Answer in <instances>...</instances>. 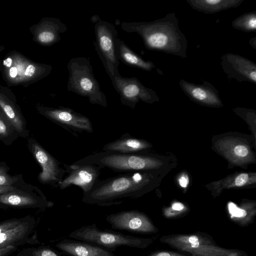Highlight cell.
Returning <instances> with one entry per match:
<instances>
[{
    "label": "cell",
    "instance_id": "obj_3",
    "mask_svg": "<svg viewBox=\"0 0 256 256\" xmlns=\"http://www.w3.org/2000/svg\"><path fill=\"white\" fill-rule=\"evenodd\" d=\"M95 164L118 172H134L158 168L162 162L158 159L138 153L125 154L110 151L95 152L73 163Z\"/></svg>",
    "mask_w": 256,
    "mask_h": 256
},
{
    "label": "cell",
    "instance_id": "obj_5",
    "mask_svg": "<svg viewBox=\"0 0 256 256\" xmlns=\"http://www.w3.org/2000/svg\"><path fill=\"white\" fill-rule=\"evenodd\" d=\"M160 240L194 256H244L245 254L238 250L218 247L210 236L202 232L164 236Z\"/></svg>",
    "mask_w": 256,
    "mask_h": 256
},
{
    "label": "cell",
    "instance_id": "obj_23",
    "mask_svg": "<svg viewBox=\"0 0 256 256\" xmlns=\"http://www.w3.org/2000/svg\"><path fill=\"white\" fill-rule=\"evenodd\" d=\"M18 137V133L14 126L2 112H0V140L9 146Z\"/></svg>",
    "mask_w": 256,
    "mask_h": 256
},
{
    "label": "cell",
    "instance_id": "obj_24",
    "mask_svg": "<svg viewBox=\"0 0 256 256\" xmlns=\"http://www.w3.org/2000/svg\"><path fill=\"white\" fill-rule=\"evenodd\" d=\"M256 205L252 203L244 204L240 207H236L232 212V218L238 224L246 225L251 222L256 214Z\"/></svg>",
    "mask_w": 256,
    "mask_h": 256
},
{
    "label": "cell",
    "instance_id": "obj_29",
    "mask_svg": "<svg viewBox=\"0 0 256 256\" xmlns=\"http://www.w3.org/2000/svg\"><path fill=\"white\" fill-rule=\"evenodd\" d=\"M25 216L20 218H12L0 222V233L10 228L20 222L24 219Z\"/></svg>",
    "mask_w": 256,
    "mask_h": 256
},
{
    "label": "cell",
    "instance_id": "obj_9",
    "mask_svg": "<svg viewBox=\"0 0 256 256\" xmlns=\"http://www.w3.org/2000/svg\"><path fill=\"white\" fill-rule=\"evenodd\" d=\"M110 80L114 88L120 96L123 105L134 109L140 101L152 104L159 100L154 90L144 86L135 77L114 76Z\"/></svg>",
    "mask_w": 256,
    "mask_h": 256
},
{
    "label": "cell",
    "instance_id": "obj_34",
    "mask_svg": "<svg viewBox=\"0 0 256 256\" xmlns=\"http://www.w3.org/2000/svg\"><path fill=\"white\" fill-rule=\"evenodd\" d=\"M10 74L12 78L16 77L17 75V69L16 67L13 66L10 68Z\"/></svg>",
    "mask_w": 256,
    "mask_h": 256
},
{
    "label": "cell",
    "instance_id": "obj_10",
    "mask_svg": "<svg viewBox=\"0 0 256 256\" xmlns=\"http://www.w3.org/2000/svg\"><path fill=\"white\" fill-rule=\"evenodd\" d=\"M28 148L36 162L42 168L38 180L43 184L54 185L62 180L66 170L60 166V162L52 156L34 138H28Z\"/></svg>",
    "mask_w": 256,
    "mask_h": 256
},
{
    "label": "cell",
    "instance_id": "obj_4",
    "mask_svg": "<svg viewBox=\"0 0 256 256\" xmlns=\"http://www.w3.org/2000/svg\"><path fill=\"white\" fill-rule=\"evenodd\" d=\"M66 67L69 72L68 90L88 98L92 104L106 108L108 105L106 96L94 77L89 58L82 56L72 58Z\"/></svg>",
    "mask_w": 256,
    "mask_h": 256
},
{
    "label": "cell",
    "instance_id": "obj_6",
    "mask_svg": "<svg viewBox=\"0 0 256 256\" xmlns=\"http://www.w3.org/2000/svg\"><path fill=\"white\" fill-rule=\"evenodd\" d=\"M70 238L94 244L108 248L119 246L146 248L153 243L151 238H142L99 230L95 224L82 226L72 232Z\"/></svg>",
    "mask_w": 256,
    "mask_h": 256
},
{
    "label": "cell",
    "instance_id": "obj_35",
    "mask_svg": "<svg viewBox=\"0 0 256 256\" xmlns=\"http://www.w3.org/2000/svg\"><path fill=\"white\" fill-rule=\"evenodd\" d=\"M14 188L12 187H0V194L12 190Z\"/></svg>",
    "mask_w": 256,
    "mask_h": 256
},
{
    "label": "cell",
    "instance_id": "obj_25",
    "mask_svg": "<svg viewBox=\"0 0 256 256\" xmlns=\"http://www.w3.org/2000/svg\"><path fill=\"white\" fill-rule=\"evenodd\" d=\"M10 170L5 162H0V187L16 188L25 183L22 174L12 176Z\"/></svg>",
    "mask_w": 256,
    "mask_h": 256
},
{
    "label": "cell",
    "instance_id": "obj_11",
    "mask_svg": "<svg viewBox=\"0 0 256 256\" xmlns=\"http://www.w3.org/2000/svg\"><path fill=\"white\" fill-rule=\"evenodd\" d=\"M106 220L114 230L140 234L156 233L158 228L144 214L137 210L122 211L110 214Z\"/></svg>",
    "mask_w": 256,
    "mask_h": 256
},
{
    "label": "cell",
    "instance_id": "obj_31",
    "mask_svg": "<svg viewBox=\"0 0 256 256\" xmlns=\"http://www.w3.org/2000/svg\"><path fill=\"white\" fill-rule=\"evenodd\" d=\"M18 249V247L12 246L0 248V256H9Z\"/></svg>",
    "mask_w": 256,
    "mask_h": 256
},
{
    "label": "cell",
    "instance_id": "obj_27",
    "mask_svg": "<svg viewBox=\"0 0 256 256\" xmlns=\"http://www.w3.org/2000/svg\"><path fill=\"white\" fill-rule=\"evenodd\" d=\"M188 209L184 204L180 202H174L170 207L164 210V215L167 218H176L184 214Z\"/></svg>",
    "mask_w": 256,
    "mask_h": 256
},
{
    "label": "cell",
    "instance_id": "obj_18",
    "mask_svg": "<svg viewBox=\"0 0 256 256\" xmlns=\"http://www.w3.org/2000/svg\"><path fill=\"white\" fill-rule=\"evenodd\" d=\"M56 247L65 254L72 256H114L110 252L87 242L62 240Z\"/></svg>",
    "mask_w": 256,
    "mask_h": 256
},
{
    "label": "cell",
    "instance_id": "obj_22",
    "mask_svg": "<svg viewBox=\"0 0 256 256\" xmlns=\"http://www.w3.org/2000/svg\"><path fill=\"white\" fill-rule=\"evenodd\" d=\"M255 173H240L231 175L212 184L217 194L225 188L247 186L256 182Z\"/></svg>",
    "mask_w": 256,
    "mask_h": 256
},
{
    "label": "cell",
    "instance_id": "obj_1",
    "mask_svg": "<svg viewBox=\"0 0 256 256\" xmlns=\"http://www.w3.org/2000/svg\"><path fill=\"white\" fill-rule=\"evenodd\" d=\"M121 27L127 32L138 34L148 50L186 57L188 40L180 30L175 13L150 22H123Z\"/></svg>",
    "mask_w": 256,
    "mask_h": 256
},
{
    "label": "cell",
    "instance_id": "obj_32",
    "mask_svg": "<svg viewBox=\"0 0 256 256\" xmlns=\"http://www.w3.org/2000/svg\"><path fill=\"white\" fill-rule=\"evenodd\" d=\"M189 182L188 176L186 174H182L178 178V183L182 188H186Z\"/></svg>",
    "mask_w": 256,
    "mask_h": 256
},
{
    "label": "cell",
    "instance_id": "obj_36",
    "mask_svg": "<svg viewBox=\"0 0 256 256\" xmlns=\"http://www.w3.org/2000/svg\"><path fill=\"white\" fill-rule=\"evenodd\" d=\"M12 64V60L10 58H8L4 61V64L8 67H10Z\"/></svg>",
    "mask_w": 256,
    "mask_h": 256
},
{
    "label": "cell",
    "instance_id": "obj_13",
    "mask_svg": "<svg viewBox=\"0 0 256 256\" xmlns=\"http://www.w3.org/2000/svg\"><path fill=\"white\" fill-rule=\"evenodd\" d=\"M101 166L95 164H74L66 166V176L63 178L58 184L61 190H64L71 184L76 185L81 188L83 194L90 191L98 179Z\"/></svg>",
    "mask_w": 256,
    "mask_h": 256
},
{
    "label": "cell",
    "instance_id": "obj_16",
    "mask_svg": "<svg viewBox=\"0 0 256 256\" xmlns=\"http://www.w3.org/2000/svg\"><path fill=\"white\" fill-rule=\"evenodd\" d=\"M202 84H196L181 80L179 84L192 100L208 106H222L223 104L218 90L210 83L206 81H202Z\"/></svg>",
    "mask_w": 256,
    "mask_h": 256
},
{
    "label": "cell",
    "instance_id": "obj_2",
    "mask_svg": "<svg viewBox=\"0 0 256 256\" xmlns=\"http://www.w3.org/2000/svg\"><path fill=\"white\" fill-rule=\"evenodd\" d=\"M154 178L149 170H141L98 180L90 191L83 194L82 201L100 206L120 204L144 194Z\"/></svg>",
    "mask_w": 256,
    "mask_h": 256
},
{
    "label": "cell",
    "instance_id": "obj_33",
    "mask_svg": "<svg viewBox=\"0 0 256 256\" xmlns=\"http://www.w3.org/2000/svg\"><path fill=\"white\" fill-rule=\"evenodd\" d=\"M35 68L32 64H30L28 66L27 68H26V72H25V75L28 76H32L35 72Z\"/></svg>",
    "mask_w": 256,
    "mask_h": 256
},
{
    "label": "cell",
    "instance_id": "obj_7",
    "mask_svg": "<svg viewBox=\"0 0 256 256\" xmlns=\"http://www.w3.org/2000/svg\"><path fill=\"white\" fill-rule=\"evenodd\" d=\"M94 29L96 40L94 44L106 73L110 79L121 76L118 70L120 61L115 51V40L118 38V32L114 26L99 19Z\"/></svg>",
    "mask_w": 256,
    "mask_h": 256
},
{
    "label": "cell",
    "instance_id": "obj_15",
    "mask_svg": "<svg viewBox=\"0 0 256 256\" xmlns=\"http://www.w3.org/2000/svg\"><path fill=\"white\" fill-rule=\"evenodd\" d=\"M36 220L32 216H26L18 224L0 233V248L10 246H18L40 243L34 231Z\"/></svg>",
    "mask_w": 256,
    "mask_h": 256
},
{
    "label": "cell",
    "instance_id": "obj_26",
    "mask_svg": "<svg viewBox=\"0 0 256 256\" xmlns=\"http://www.w3.org/2000/svg\"><path fill=\"white\" fill-rule=\"evenodd\" d=\"M235 29L244 32H254L256 30V12L244 13L235 18L232 23Z\"/></svg>",
    "mask_w": 256,
    "mask_h": 256
},
{
    "label": "cell",
    "instance_id": "obj_19",
    "mask_svg": "<svg viewBox=\"0 0 256 256\" xmlns=\"http://www.w3.org/2000/svg\"><path fill=\"white\" fill-rule=\"evenodd\" d=\"M115 51L118 60L125 64L150 72L156 67L153 62L146 60L133 51L124 42L117 38L115 40Z\"/></svg>",
    "mask_w": 256,
    "mask_h": 256
},
{
    "label": "cell",
    "instance_id": "obj_28",
    "mask_svg": "<svg viewBox=\"0 0 256 256\" xmlns=\"http://www.w3.org/2000/svg\"><path fill=\"white\" fill-rule=\"evenodd\" d=\"M23 250L30 256H60L51 248L46 246L30 248Z\"/></svg>",
    "mask_w": 256,
    "mask_h": 256
},
{
    "label": "cell",
    "instance_id": "obj_30",
    "mask_svg": "<svg viewBox=\"0 0 256 256\" xmlns=\"http://www.w3.org/2000/svg\"><path fill=\"white\" fill-rule=\"evenodd\" d=\"M147 256H194L186 255L180 252L174 251H157L151 253Z\"/></svg>",
    "mask_w": 256,
    "mask_h": 256
},
{
    "label": "cell",
    "instance_id": "obj_14",
    "mask_svg": "<svg viewBox=\"0 0 256 256\" xmlns=\"http://www.w3.org/2000/svg\"><path fill=\"white\" fill-rule=\"evenodd\" d=\"M221 67L229 80L256 84V64L241 56L228 53L221 57Z\"/></svg>",
    "mask_w": 256,
    "mask_h": 256
},
{
    "label": "cell",
    "instance_id": "obj_37",
    "mask_svg": "<svg viewBox=\"0 0 256 256\" xmlns=\"http://www.w3.org/2000/svg\"><path fill=\"white\" fill-rule=\"evenodd\" d=\"M15 256H30L28 254H26V252H24L23 250L21 252H19L16 254Z\"/></svg>",
    "mask_w": 256,
    "mask_h": 256
},
{
    "label": "cell",
    "instance_id": "obj_8",
    "mask_svg": "<svg viewBox=\"0 0 256 256\" xmlns=\"http://www.w3.org/2000/svg\"><path fill=\"white\" fill-rule=\"evenodd\" d=\"M54 204L36 186L24 183L0 194V208H45Z\"/></svg>",
    "mask_w": 256,
    "mask_h": 256
},
{
    "label": "cell",
    "instance_id": "obj_21",
    "mask_svg": "<svg viewBox=\"0 0 256 256\" xmlns=\"http://www.w3.org/2000/svg\"><path fill=\"white\" fill-rule=\"evenodd\" d=\"M244 0H187L194 10L204 14H214L239 6Z\"/></svg>",
    "mask_w": 256,
    "mask_h": 256
},
{
    "label": "cell",
    "instance_id": "obj_17",
    "mask_svg": "<svg viewBox=\"0 0 256 256\" xmlns=\"http://www.w3.org/2000/svg\"><path fill=\"white\" fill-rule=\"evenodd\" d=\"M216 147L235 164L242 165L254 160V156L250 146L240 139L225 138L218 140Z\"/></svg>",
    "mask_w": 256,
    "mask_h": 256
},
{
    "label": "cell",
    "instance_id": "obj_38",
    "mask_svg": "<svg viewBox=\"0 0 256 256\" xmlns=\"http://www.w3.org/2000/svg\"></svg>",
    "mask_w": 256,
    "mask_h": 256
},
{
    "label": "cell",
    "instance_id": "obj_20",
    "mask_svg": "<svg viewBox=\"0 0 256 256\" xmlns=\"http://www.w3.org/2000/svg\"><path fill=\"white\" fill-rule=\"evenodd\" d=\"M150 147L151 144L148 142L126 134L118 139L106 144L102 150L132 154L138 153Z\"/></svg>",
    "mask_w": 256,
    "mask_h": 256
},
{
    "label": "cell",
    "instance_id": "obj_12",
    "mask_svg": "<svg viewBox=\"0 0 256 256\" xmlns=\"http://www.w3.org/2000/svg\"><path fill=\"white\" fill-rule=\"evenodd\" d=\"M40 112L47 118L74 134L93 132L90 120L70 108H43Z\"/></svg>",
    "mask_w": 256,
    "mask_h": 256
}]
</instances>
